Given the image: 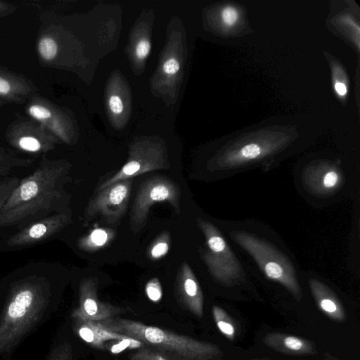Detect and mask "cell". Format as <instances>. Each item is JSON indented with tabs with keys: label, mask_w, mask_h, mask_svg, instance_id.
Segmentation results:
<instances>
[{
	"label": "cell",
	"mask_w": 360,
	"mask_h": 360,
	"mask_svg": "<svg viewBox=\"0 0 360 360\" xmlns=\"http://www.w3.org/2000/svg\"><path fill=\"white\" fill-rule=\"evenodd\" d=\"M58 304L57 290L46 276L27 275L11 282L0 310V359L12 360L25 340L51 319Z\"/></svg>",
	"instance_id": "cell-1"
},
{
	"label": "cell",
	"mask_w": 360,
	"mask_h": 360,
	"mask_svg": "<svg viewBox=\"0 0 360 360\" xmlns=\"http://www.w3.org/2000/svg\"><path fill=\"white\" fill-rule=\"evenodd\" d=\"M69 166L44 157L37 169L19 181L0 210V228L20 229L56 210L65 193Z\"/></svg>",
	"instance_id": "cell-2"
},
{
	"label": "cell",
	"mask_w": 360,
	"mask_h": 360,
	"mask_svg": "<svg viewBox=\"0 0 360 360\" xmlns=\"http://www.w3.org/2000/svg\"><path fill=\"white\" fill-rule=\"evenodd\" d=\"M101 327L141 342L170 360H219L222 352L216 345L198 340L140 321L112 318L96 321Z\"/></svg>",
	"instance_id": "cell-3"
},
{
	"label": "cell",
	"mask_w": 360,
	"mask_h": 360,
	"mask_svg": "<svg viewBox=\"0 0 360 360\" xmlns=\"http://www.w3.org/2000/svg\"><path fill=\"white\" fill-rule=\"evenodd\" d=\"M231 240L244 250L269 280L281 285L297 300L302 291L296 268L287 254L269 239L244 229L229 231Z\"/></svg>",
	"instance_id": "cell-4"
},
{
	"label": "cell",
	"mask_w": 360,
	"mask_h": 360,
	"mask_svg": "<svg viewBox=\"0 0 360 360\" xmlns=\"http://www.w3.org/2000/svg\"><path fill=\"white\" fill-rule=\"evenodd\" d=\"M196 223L205 239L200 257L212 278L225 287L242 284L245 272L222 233L210 221L198 217Z\"/></svg>",
	"instance_id": "cell-5"
},
{
	"label": "cell",
	"mask_w": 360,
	"mask_h": 360,
	"mask_svg": "<svg viewBox=\"0 0 360 360\" xmlns=\"http://www.w3.org/2000/svg\"><path fill=\"white\" fill-rule=\"evenodd\" d=\"M180 188L169 178L156 176L142 182L130 212V228L134 233L146 226L150 207L156 202H167L180 212Z\"/></svg>",
	"instance_id": "cell-6"
},
{
	"label": "cell",
	"mask_w": 360,
	"mask_h": 360,
	"mask_svg": "<svg viewBox=\"0 0 360 360\" xmlns=\"http://www.w3.org/2000/svg\"><path fill=\"white\" fill-rule=\"evenodd\" d=\"M299 184L311 200H338L343 194L347 178L341 168L330 162H318L306 167L299 174Z\"/></svg>",
	"instance_id": "cell-7"
},
{
	"label": "cell",
	"mask_w": 360,
	"mask_h": 360,
	"mask_svg": "<svg viewBox=\"0 0 360 360\" xmlns=\"http://www.w3.org/2000/svg\"><path fill=\"white\" fill-rule=\"evenodd\" d=\"M132 182L133 179H127L98 191L85 209L84 222L87 223L98 214L108 223L118 221L127 210Z\"/></svg>",
	"instance_id": "cell-8"
},
{
	"label": "cell",
	"mask_w": 360,
	"mask_h": 360,
	"mask_svg": "<svg viewBox=\"0 0 360 360\" xmlns=\"http://www.w3.org/2000/svg\"><path fill=\"white\" fill-rule=\"evenodd\" d=\"M13 148L30 153L42 154L54 149L57 138L45 127L34 120L12 122L5 134Z\"/></svg>",
	"instance_id": "cell-9"
},
{
	"label": "cell",
	"mask_w": 360,
	"mask_h": 360,
	"mask_svg": "<svg viewBox=\"0 0 360 360\" xmlns=\"http://www.w3.org/2000/svg\"><path fill=\"white\" fill-rule=\"evenodd\" d=\"M125 311L123 307L101 301L97 279L88 277L80 282L78 304L72 309L70 316L72 320L96 322L115 318Z\"/></svg>",
	"instance_id": "cell-10"
},
{
	"label": "cell",
	"mask_w": 360,
	"mask_h": 360,
	"mask_svg": "<svg viewBox=\"0 0 360 360\" xmlns=\"http://www.w3.org/2000/svg\"><path fill=\"white\" fill-rule=\"evenodd\" d=\"M70 221V214L67 212L51 214L8 237L1 243L0 250H14L40 243L61 231Z\"/></svg>",
	"instance_id": "cell-11"
},
{
	"label": "cell",
	"mask_w": 360,
	"mask_h": 360,
	"mask_svg": "<svg viewBox=\"0 0 360 360\" xmlns=\"http://www.w3.org/2000/svg\"><path fill=\"white\" fill-rule=\"evenodd\" d=\"M27 113L34 120L51 132L56 138L69 143L70 126L64 114L47 99L32 96L27 103Z\"/></svg>",
	"instance_id": "cell-12"
},
{
	"label": "cell",
	"mask_w": 360,
	"mask_h": 360,
	"mask_svg": "<svg viewBox=\"0 0 360 360\" xmlns=\"http://www.w3.org/2000/svg\"><path fill=\"white\" fill-rule=\"evenodd\" d=\"M167 168V165L159 151L146 150L136 153L119 171L100 185L98 191L117 181Z\"/></svg>",
	"instance_id": "cell-13"
},
{
	"label": "cell",
	"mask_w": 360,
	"mask_h": 360,
	"mask_svg": "<svg viewBox=\"0 0 360 360\" xmlns=\"http://www.w3.org/2000/svg\"><path fill=\"white\" fill-rule=\"evenodd\" d=\"M176 293L182 307L198 318L203 316L204 297L198 281L187 262L180 268Z\"/></svg>",
	"instance_id": "cell-14"
},
{
	"label": "cell",
	"mask_w": 360,
	"mask_h": 360,
	"mask_svg": "<svg viewBox=\"0 0 360 360\" xmlns=\"http://www.w3.org/2000/svg\"><path fill=\"white\" fill-rule=\"evenodd\" d=\"M313 298L320 309L330 320L342 323L347 319L345 308L335 292L319 278L309 279Z\"/></svg>",
	"instance_id": "cell-15"
},
{
	"label": "cell",
	"mask_w": 360,
	"mask_h": 360,
	"mask_svg": "<svg viewBox=\"0 0 360 360\" xmlns=\"http://www.w3.org/2000/svg\"><path fill=\"white\" fill-rule=\"evenodd\" d=\"M37 91L25 77L0 68V98L15 103L28 101Z\"/></svg>",
	"instance_id": "cell-16"
},
{
	"label": "cell",
	"mask_w": 360,
	"mask_h": 360,
	"mask_svg": "<svg viewBox=\"0 0 360 360\" xmlns=\"http://www.w3.org/2000/svg\"><path fill=\"white\" fill-rule=\"evenodd\" d=\"M263 342L271 349L292 356L314 355L317 353L314 344L303 338L281 333H269Z\"/></svg>",
	"instance_id": "cell-17"
},
{
	"label": "cell",
	"mask_w": 360,
	"mask_h": 360,
	"mask_svg": "<svg viewBox=\"0 0 360 360\" xmlns=\"http://www.w3.org/2000/svg\"><path fill=\"white\" fill-rule=\"evenodd\" d=\"M73 330L82 340L98 349H105L108 342L119 341L128 338L107 330L94 321L73 320Z\"/></svg>",
	"instance_id": "cell-18"
},
{
	"label": "cell",
	"mask_w": 360,
	"mask_h": 360,
	"mask_svg": "<svg viewBox=\"0 0 360 360\" xmlns=\"http://www.w3.org/2000/svg\"><path fill=\"white\" fill-rule=\"evenodd\" d=\"M115 236V233L111 229L97 228L81 238L78 241V246L84 251H96L109 244Z\"/></svg>",
	"instance_id": "cell-19"
},
{
	"label": "cell",
	"mask_w": 360,
	"mask_h": 360,
	"mask_svg": "<svg viewBox=\"0 0 360 360\" xmlns=\"http://www.w3.org/2000/svg\"><path fill=\"white\" fill-rule=\"evenodd\" d=\"M34 161V158H20L6 148H0V177L8 175L17 168L29 167Z\"/></svg>",
	"instance_id": "cell-20"
},
{
	"label": "cell",
	"mask_w": 360,
	"mask_h": 360,
	"mask_svg": "<svg viewBox=\"0 0 360 360\" xmlns=\"http://www.w3.org/2000/svg\"><path fill=\"white\" fill-rule=\"evenodd\" d=\"M44 360H75L72 342L65 338H56Z\"/></svg>",
	"instance_id": "cell-21"
},
{
	"label": "cell",
	"mask_w": 360,
	"mask_h": 360,
	"mask_svg": "<svg viewBox=\"0 0 360 360\" xmlns=\"http://www.w3.org/2000/svg\"><path fill=\"white\" fill-rule=\"evenodd\" d=\"M212 312L219 330L229 340H233L237 329L232 317L224 309L216 305L212 307Z\"/></svg>",
	"instance_id": "cell-22"
},
{
	"label": "cell",
	"mask_w": 360,
	"mask_h": 360,
	"mask_svg": "<svg viewBox=\"0 0 360 360\" xmlns=\"http://www.w3.org/2000/svg\"><path fill=\"white\" fill-rule=\"evenodd\" d=\"M171 244V236L169 232H162L150 244L148 255L153 260L164 257L169 251Z\"/></svg>",
	"instance_id": "cell-23"
},
{
	"label": "cell",
	"mask_w": 360,
	"mask_h": 360,
	"mask_svg": "<svg viewBox=\"0 0 360 360\" xmlns=\"http://www.w3.org/2000/svg\"><path fill=\"white\" fill-rule=\"evenodd\" d=\"M129 360H170L161 352L144 345L134 352Z\"/></svg>",
	"instance_id": "cell-24"
},
{
	"label": "cell",
	"mask_w": 360,
	"mask_h": 360,
	"mask_svg": "<svg viewBox=\"0 0 360 360\" xmlns=\"http://www.w3.org/2000/svg\"><path fill=\"white\" fill-rule=\"evenodd\" d=\"M239 18V11L233 6H226L221 10V20L226 27H233L238 22Z\"/></svg>",
	"instance_id": "cell-25"
},
{
	"label": "cell",
	"mask_w": 360,
	"mask_h": 360,
	"mask_svg": "<svg viewBox=\"0 0 360 360\" xmlns=\"http://www.w3.org/2000/svg\"><path fill=\"white\" fill-rule=\"evenodd\" d=\"M113 342L115 344H112L110 347H107V348H109L110 352L115 354L119 353L125 349H137L144 346L141 342L129 337L122 340Z\"/></svg>",
	"instance_id": "cell-26"
},
{
	"label": "cell",
	"mask_w": 360,
	"mask_h": 360,
	"mask_svg": "<svg viewBox=\"0 0 360 360\" xmlns=\"http://www.w3.org/2000/svg\"><path fill=\"white\" fill-rule=\"evenodd\" d=\"M146 292L150 300L158 302L162 297L161 283L158 278H153L146 284Z\"/></svg>",
	"instance_id": "cell-27"
},
{
	"label": "cell",
	"mask_w": 360,
	"mask_h": 360,
	"mask_svg": "<svg viewBox=\"0 0 360 360\" xmlns=\"http://www.w3.org/2000/svg\"><path fill=\"white\" fill-rule=\"evenodd\" d=\"M150 44L148 40L142 39L136 45V56L143 60L146 58L150 53Z\"/></svg>",
	"instance_id": "cell-28"
},
{
	"label": "cell",
	"mask_w": 360,
	"mask_h": 360,
	"mask_svg": "<svg viewBox=\"0 0 360 360\" xmlns=\"http://www.w3.org/2000/svg\"><path fill=\"white\" fill-rule=\"evenodd\" d=\"M180 68L178 60L174 58H169L166 60L163 65V70L168 75H174L176 73Z\"/></svg>",
	"instance_id": "cell-29"
},
{
	"label": "cell",
	"mask_w": 360,
	"mask_h": 360,
	"mask_svg": "<svg viewBox=\"0 0 360 360\" xmlns=\"http://www.w3.org/2000/svg\"><path fill=\"white\" fill-rule=\"evenodd\" d=\"M108 104L110 109L113 113L120 114L123 110L122 101L117 96H112L109 99Z\"/></svg>",
	"instance_id": "cell-30"
},
{
	"label": "cell",
	"mask_w": 360,
	"mask_h": 360,
	"mask_svg": "<svg viewBox=\"0 0 360 360\" xmlns=\"http://www.w3.org/2000/svg\"><path fill=\"white\" fill-rule=\"evenodd\" d=\"M16 6L10 3L0 1V17L7 16L16 10Z\"/></svg>",
	"instance_id": "cell-31"
},
{
	"label": "cell",
	"mask_w": 360,
	"mask_h": 360,
	"mask_svg": "<svg viewBox=\"0 0 360 360\" xmlns=\"http://www.w3.org/2000/svg\"><path fill=\"white\" fill-rule=\"evenodd\" d=\"M334 89L336 94L340 97H344L347 94V86L345 83L340 81H336L334 84Z\"/></svg>",
	"instance_id": "cell-32"
},
{
	"label": "cell",
	"mask_w": 360,
	"mask_h": 360,
	"mask_svg": "<svg viewBox=\"0 0 360 360\" xmlns=\"http://www.w3.org/2000/svg\"><path fill=\"white\" fill-rule=\"evenodd\" d=\"M3 297H4V292L3 291H0V310H1V308Z\"/></svg>",
	"instance_id": "cell-33"
},
{
	"label": "cell",
	"mask_w": 360,
	"mask_h": 360,
	"mask_svg": "<svg viewBox=\"0 0 360 360\" xmlns=\"http://www.w3.org/2000/svg\"><path fill=\"white\" fill-rule=\"evenodd\" d=\"M114 360H119V359H114Z\"/></svg>",
	"instance_id": "cell-34"
},
{
	"label": "cell",
	"mask_w": 360,
	"mask_h": 360,
	"mask_svg": "<svg viewBox=\"0 0 360 360\" xmlns=\"http://www.w3.org/2000/svg\"><path fill=\"white\" fill-rule=\"evenodd\" d=\"M0 105H1V102H0Z\"/></svg>",
	"instance_id": "cell-35"
}]
</instances>
